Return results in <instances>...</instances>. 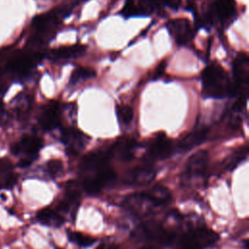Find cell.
I'll return each mask as SVG.
<instances>
[{
    "label": "cell",
    "instance_id": "6da1fadb",
    "mask_svg": "<svg viewBox=\"0 0 249 249\" xmlns=\"http://www.w3.org/2000/svg\"><path fill=\"white\" fill-rule=\"evenodd\" d=\"M171 199L170 191L164 186L158 185L126 196L123 200V207L131 215L141 218L167 206Z\"/></svg>",
    "mask_w": 249,
    "mask_h": 249
},
{
    "label": "cell",
    "instance_id": "7a4b0ae2",
    "mask_svg": "<svg viewBox=\"0 0 249 249\" xmlns=\"http://www.w3.org/2000/svg\"><path fill=\"white\" fill-rule=\"evenodd\" d=\"M202 93L205 97L225 98L231 93V81L225 69L211 62L202 71Z\"/></svg>",
    "mask_w": 249,
    "mask_h": 249
},
{
    "label": "cell",
    "instance_id": "3957f363",
    "mask_svg": "<svg viewBox=\"0 0 249 249\" xmlns=\"http://www.w3.org/2000/svg\"><path fill=\"white\" fill-rule=\"evenodd\" d=\"M233 80L231 81V96H237L235 109L245 107L248 95L249 84V58L245 53H239L232 62Z\"/></svg>",
    "mask_w": 249,
    "mask_h": 249
},
{
    "label": "cell",
    "instance_id": "277c9868",
    "mask_svg": "<svg viewBox=\"0 0 249 249\" xmlns=\"http://www.w3.org/2000/svg\"><path fill=\"white\" fill-rule=\"evenodd\" d=\"M42 54L38 52H10L3 68L14 80L25 79L31 74Z\"/></svg>",
    "mask_w": 249,
    "mask_h": 249
},
{
    "label": "cell",
    "instance_id": "5b68a950",
    "mask_svg": "<svg viewBox=\"0 0 249 249\" xmlns=\"http://www.w3.org/2000/svg\"><path fill=\"white\" fill-rule=\"evenodd\" d=\"M219 239V235L205 227L196 228L177 236L174 245L177 249H205Z\"/></svg>",
    "mask_w": 249,
    "mask_h": 249
},
{
    "label": "cell",
    "instance_id": "8992f818",
    "mask_svg": "<svg viewBox=\"0 0 249 249\" xmlns=\"http://www.w3.org/2000/svg\"><path fill=\"white\" fill-rule=\"evenodd\" d=\"M179 5L180 0H125L121 14L124 18L147 16L164 6L177 9Z\"/></svg>",
    "mask_w": 249,
    "mask_h": 249
},
{
    "label": "cell",
    "instance_id": "52a82bcc",
    "mask_svg": "<svg viewBox=\"0 0 249 249\" xmlns=\"http://www.w3.org/2000/svg\"><path fill=\"white\" fill-rule=\"evenodd\" d=\"M132 236L138 240L157 241L160 244H174L177 237L176 233L165 230L160 224L156 222H145L139 225L134 231Z\"/></svg>",
    "mask_w": 249,
    "mask_h": 249
},
{
    "label": "cell",
    "instance_id": "ba28073f",
    "mask_svg": "<svg viewBox=\"0 0 249 249\" xmlns=\"http://www.w3.org/2000/svg\"><path fill=\"white\" fill-rule=\"evenodd\" d=\"M43 147V141L36 135H25L11 147V152L16 156H21L18 165L20 167L29 166L37 158L39 151Z\"/></svg>",
    "mask_w": 249,
    "mask_h": 249
},
{
    "label": "cell",
    "instance_id": "9c48e42d",
    "mask_svg": "<svg viewBox=\"0 0 249 249\" xmlns=\"http://www.w3.org/2000/svg\"><path fill=\"white\" fill-rule=\"evenodd\" d=\"M166 27L179 46L188 44L195 36V28L187 18H174L166 23Z\"/></svg>",
    "mask_w": 249,
    "mask_h": 249
},
{
    "label": "cell",
    "instance_id": "30bf717a",
    "mask_svg": "<svg viewBox=\"0 0 249 249\" xmlns=\"http://www.w3.org/2000/svg\"><path fill=\"white\" fill-rule=\"evenodd\" d=\"M207 160L208 153L204 150H200L193 154L186 161L182 175L183 180L190 181L193 178L201 176L205 171Z\"/></svg>",
    "mask_w": 249,
    "mask_h": 249
},
{
    "label": "cell",
    "instance_id": "8fae6325",
    "mask_svg": "<svg viewBox=\"0 0 249 249\" xmlns=\"http://www.w3.org/2000/svg\"><path fill=\"white\" fill-rule=\"evenodd\" d=\"M115 178H116L115 171L111 167L106 165L96 170V173L92 178H89L85 180L84 190L89 195L98 194L106 185L111 183Z\"/></svg>",
    "mask_w": 249,
    "mask_h": 249
},
{
    "label": "cell",
    "instance_id": "7c38bea8",
    "mask_svg": "<svg viewBox=\"0 0 249 249\" xmlns=\"http://www.w3.org/2000/svg\"><path fill=\"white\" fill-rule=\"evenodd\" d=\"M172 152L173 144L171 140L168 139L164 133H160L150 143L147 149L146 158L148 160H164L170 157Z\"/></svg>",
    "mask_w": 249,
    "mask_h": 249
},
{
    "label": "cell",
    "instance_id": "4fadbf2b",
    "mask_svg": "<svg viewBox=\"0 0 249 249\" xmlns=\"http://www.w3.org/2000/svg\"><path fill=\"white\" fill-rule=\"evenodd\" d=\"M156 176L155 168L150 164L138 165L130 169L124 176V182L127 186H144L153 181Z\"/></svg>",
    "mask_w": 249,
    "mask_h": 249
},
{
    "label": "cell",
    "instance_id": "5bb4252c",
    "mask_svg": "<svg viewBox=\"0 0 249 249\" xmlns=\"http://www.w3.org/2000/svg\"><path fill=\"white\" fill-rule=\"evenodd\" d=\"M89 140L88 135L77 128H65L61 133V141L66 146L67 154L70 156L77 155Z\"/></svg>",
    "mask_w": 249,
    "mask_h": 249
},
{
    "label": "cell",
    "instance_id": "9a60e30c",
    "mask_svg": "<svg viewBox=\"0 0 249 249\" xmlns=\"http://www.w3.org/2000/svg\"><path fill=\"white\" fill-rule=\"evenodd\" d=\"M60 116L59 104L57 102H51L42 108L39 114L38 123L42 129L50 131L59 125Z\"/></svg>",
    "mask_w": 249,
    "mask_h": 249
},
{
    "label": "cell",
    "instance_id": "2e32d148",
    "mask_svg": "<svg viewBox=\"0 0 249 249\" xmlns=\"http://www.w3.org/2000/svg\"><path fill=\"white\" fill-rule=\"evenodd\" d=\"M210 12L212 17L217 18L222 24L228 25L235 18V2L234 0H215Z\"/></svg>",
    "mask_w": 249,
    "mask_h": 249
},
{
    "label": "cell",
    "instance_id": "e0dca14e",
    "mask_svg": "<svg viewBox=\"0 0 249 249\" xmlns=\"http://www.w3.org/2000/svg\"><path fill=\"white\" fill-rule=\"evenodd\" d=\"M113 156L111 148L107 151H94L86 155L80 163V169L82 171L98 170L107 165L108 160Z\"/></svg>",
    "mask_w": 249,
    "mask_h": 249
},
{
    "label": "cell",
    "instance_id": "ac0fdd59",
    "mask_svg": "<svg viewBox=\"0 0 249 249\" xmlns=\"http://www.w3.org/2000/svg\"><path fill=\"white\" fill-rule=\"evenodd\" d=\"M86 52V47L84 45L76 44L71 46H64L53 50L51 52L50 57L54 61H66L75 59L83 55Z\"/></svg>",
    "mask_w": 249,
    "mask_h": 249
},
{
    "label": "cell",
    "instance_id": "d6986e66",
    "mask_svg": "<svg viewBox=\"0 0 249 249\" xmlns=\"http://www.w3.org/2000/svg\"><path fill=\"white\" fill-rule=\"evenodd\" d=\"M208 134L207 127H199L192 130L187 135H185L178 143V149L181 152H187L194 147L201 144Z\"/></svg>",
    "mask_w": 249,
    "mask_h": 249
},
{
    "label": "cell",
    "instance_id": "ffe728a7",
    "mask_svg": "<svg viewBox=\"0 0 249 249\" xmlns=\"http://www.w3.org/2000/svg\"><path fill=\"white\" fill-rule=\"evenodd\" d=\"M135 148H136V142L133 139H125L123 141L116 142L111 147V150L113 155L117 153L122 160L128 161L133 158Z\"/></svg>",
    "mask_w": 249,
    "mask_h": 249
},
{
    "label": "cell",
    "instance_id": "44dd1931",
    "mask_svg": "<svg viewBox=\"0 0 249 249\" xmlns=\"http://www.w3.org/2000/svg\"><path fill=\"white\" fill-rule=\"evenodd\" d=\"M37 220L46 226L60 227L64 223V218L60 213L52 208H44L37 213Z\"/></svg>",
    "mask_w": 249,
    "mask_h": 249
},
{
    "label": "cell",
    "instance_id": "7402d4cb",
    "mask_svg": "<svg viewBox=\"0 0 249 249\" xmlns=\"http://www.w3.org/2000/svg\"><path fill=\"white\" fill-rule=\"evenodd\" d=\"M79 199H80V194L76 190H69L68 193L65 195L64 199H62L58 205L59 211H62L64 213H67L72 216V218H75L77 208L79 206Z\"/></svg>",
    "mask_w": 249,
    "mask_h": 249
},
{
    "label": "cell",
    "instance_id": "603a6c76",
    "mask_svg": "<svg viewBox=\"0 0 249 249\" xmlns=\"http://www.w3.org/2000/svg\"><path fill=\"white\" fill-rule=\"evenodd\" d=\"M95 75L94 70H92L91 68H88V67H77L71 74L70 79H69V84L71 86L77 85L78 83H80L81 81H85L88 80L89 78H92Z\"/></svg>",
    "mask_w": 249,
    "mask_h": 249
},
{
    "label": "cell",
    "instance_id": "cb8c5ba5",
    "mask_svg": "<svg viewBox=\"0 0 249 249\" xmlns=\"http://www.w3.org/2000/svg\"><path fill=\"white\" fill-rule=\"evenodd\" d=\"M117 118L121 125L126 126L133 120V110L130 106L125 104H120L116 107Z\"/></svg>",
    "mask_w": 249,
    "mask_h": 249
},
{
    "label": "cell",
    "instance_id": "d4e9b609",
    "mask_svg": "<svg viewBox=\"0 0 249 249\" xmlns=\"http://www.w3.org/2000/svg\"><path fill=\"white\" fill-rule=\"evenodd\" d=\"M68 238L81 247H89L95 242L92 236L77 231H68Z\"/></svg>",
    "mask_w": 249,
    "mask_h": 249
},
{
    "label": "cell",
    "instance_id": "484cf974",
    "mask_svg": "<svg viewBox=\"0 0 249 249\" xmlns=\"http://www.w3.org/2000/svg\"><path fill=\"white\" fill-rule=\"evenodd\" d=\"M247 156V148H239L237 151H235L228 160L226 167L228 169H232L234 168L240 161H242Z\"/></svg>",
    "mask_w": 249,
    "mask_h": 249
},
{
    "label": "cell",
    "instance_id": "4316f807",
    "mask_svg": "<svg viewBox=\"0 0 249 249\" xmlns=\"http://www.w3.org/2000/svg\"><path fill=\"white\" fill-rule=\"evenodd\" d=\"M48 173L53 177H57L62 173L63 164L59 160H51L46 164Z\"/></svg>",
    "mask_w": 249,
    "mask_h": 249
},
{
    "label": "cell",
    "instance_id": "83f0119b",
    "mask_svg": "<svg viewBox=\"0 0 249 249\" xmlns=\"http://www.w3.org/2000/svg\"><path fill=\"white\" fill-rule=\"evenodd\" d=\"M17 182V175L12 172L4 174V177L0 181V188H11Z\"/></svg>",
    "mask_w": 249,
    "mask_h": 249
},
{
    "label": "cell",
    "instance_id": "f1b7e54d",
    "mask_svg": "<svg viewBox=\"0 0 249 249\" xmlns=\"http://www.w3.org/2000/svg\"><path fill=\"white\" fill-rule=\"evenodd\" d=\"M12 164L7 159H0V174H6L11 172Z\"/></svg>",
    "mask_w": 249,
    "mask_h": 249
},
{
    "label": "cell",
    "instance_id": "f546056e",
    "mask_svg": "<svg viewBox=\"0 0 249 249\" xmlns=\"http://www.w3.org/2000/svg\"><path fill=\"white\" fill-rule=\"evenodd\" d=\"M164 68H165V62H164V61H162V62H161V63L157 67V70L155 71V79L160 78V77L163 74Z\"/></svg>",
    "mask_w": 249,
    "mask_h": 249
},
{
    "label": "cell",
    "instance_id": "4dcf8cb0",
    "mask_svg": "<svg viewBox=\"0 0 249 249\" xmlns=\"http://www.w3.org/2000/svg\"><path fill=\"white\" fill-rule=\"evenodd\" d=\"M97 249H118V246L115 244H103L100 245Z\"/></svg>",
    "mask_w": 249,
    "mask_h": 249
},
{
    "label": "cell",
    "instance_id": "1f68e13d",
    "mask_svg": "<svg viewBox=\"0 0 249 249\" xmlns=\"http://www.w3.org/2000/svg\"><path fill=\"white\" fill-rule=\"evenodd\" d=\"M140 249H158L157 247H155V246H153V245H147V246H143V247H141Z\"/></svg>",
    "mask_w": 249,
    "mask_h": 249
}]
</instances>
